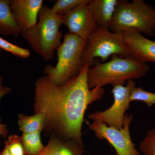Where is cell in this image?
I'll return each mask as SVG.
<instances>
[{
    "label": "cell",
    "mask_w": 155,
    "mask_h": 155,
    "mask_svg": "<svg viewBox=\"0 0 155 155\" xmlns=\"http://www.w3.org/2000/svg\"><path fill=\"white\" fill-rule=\"evenodd\" d=\"M132 119V115L125 114L123 127L120 130L97 121H93L88 126L97 138L107 140L116 150L117 155H140L130 136L129 127Z\"/></svg>",
    "instance_id": "8"
},
{
    "label": "cell",
    "mask_w": 155,
    "mask_h": 155,
    "mask_svg": "<svg viewBox=\"0 0 155 155\" xmlns=\"http://www.w3.org/2000/svg\"><path fill=\"white\" fill-rule=\"evenodd\" d=\"M11 0H0V34L17 37L22 31L17 25L11 11Z\"/></svg>",
    "instance_id": "14"
},
{
    "label": "cell",
    "mask_w": 155,
    "mask_h": 155,
    "mask_svg": "<svg viewBox=\"0 0 155 155\" xmlns=\"http://www.w3.org/2000/svg\"><path fill=\"white\" fill-rule=\"evenodd\" d=\"M38 19L36 25L22 31L21 35L44 61H49L54 57L55 50L62 43L64 35L60 31L61 16L55 14L47 5H43Z\"/></svg>",
    "instance_id": "3"
},
{
    "label": "cell",
    "mask_w": 155,
    "mask_h": 155,
    "mask_svg": "<svg viewBox=\"0 0 155 155\" xmlns=\"http://www.w3.org/2000/svg\"><path fill=\"white\" fill-rule=\"evenodd\" d=\"M114 155H118L116 153V154H114Z\"/></svg>",
    "instance_id": "26"
},
{
    "label": "cell",
    "mask_w": 155,
    "mask_h": 155,
    "mask_svg": "<svg viewBox=\"0 0 155 155\" xmlns=\"http://www.w3.org/2000/svg\"><path fill=\"white\" fill-rule=\"evenodd\" d=\"M129 100L130 102L134 101L144 102L149 107L155 104V93L145 91L141 87H134L130 93Z\"/></svg>",
    "instance_id": "18"
},
{
    "label": "cell",
    "mask_w": 155,
    "mask_h": 155,
    "mask_svg": "<svg viewBox=\"0 0 155 155\" xmlns=\"http://www.w3.org/2000/svg\"><path fill=\"white\" fill-rule=\"evenodd\" d=\"M149 70L146 63L139 62L131 57L122 58L113 55L110 61L95 64L94 67H90L87 84L90 89L109 84L113 87L123 85L127 81L143 77Z\"/></svg>",
    "instance_id": "2"
},
{
    "label": "cell",
    "mask_w": 155,
    "mask_h": 155,
    "mask_svg": "<svg viewBox=\"0 0 155 155\" xmlns=\"http://www.w3.org/2000/svg\"><path fill=\"white\" fill-rule=\"evenodd\" d=\"M122 58L130 57V52L125 45L122 33H114L109 28H98L86 40L81 61L90 67L95 60L99 58L105 62L110 56Z\"/></svg>",
    "instance_id": "6"
},
{
    "label": "cell",
    "mask_w": 155,
    "mask_h": 155,
    "mask_svg": "<svg viewBox=\"0 0 155 155\" xmlns=\"http://www.w3.org/2000/svg\"><path fill=\"white\" fill-rule=\"evenodd\" d=\"M1 50H0V54H1Z\"/></svg>",
    "instance_id": "27"
},
{
    "label": "cell",
    "mask_w": 155,
    "mask_h": 155,
    "mask_svg": "<svg viewBox=\"0 0 155 155\" xmlns=\"http://www.w3.org/2000/svg\"><path fill=\"white\" fill-rule=\"evenodd\" d=\"M41 133L22 134L21 139L25 155H38L44 149Z\"/></svg>",
    "instance_id": "16"
},
{
    "label": "cell",
    "mask_w": 155,
    "mask_h": 155,
    "mask_svg": "<svg viewBox=\"0 0 155 155\" xmlns=\"http://www.w3.org/2000/svg\"><path fill=\"white\" fill-rule=\"evenodd\" d=\"M42 0H11L10 7L15 21L21 31L28 30L37 23Z\"/></svg>",
    "instance_id": "11"
},
{
    "label": "cell",
    "mask_w": 155,
    "mask_h": 155,
    "mask_svg": "<svg viewBox=\"0 0 155 155\" xmlns=\"http://www.w3.org/2000/svg\"><path fill=\"white\" fill-rule=\"evenodd\" d=\"M12 155H25L21 136L11 135L7 140Z\"/></svg>",
    "instance_id": "21"
},
{
    "label": "cell",
    "mask_w": 155,
    "mask_h": 155,
    "mask_svg": "<svg viewBox=\"0 0 155 155\" xmlns=\"http://www.w3.org/2000/svg\"><path fill=\"white\" fill-rule=\"evenodd\" d=\"M18 125L23 133L41 132L45 127L46 117L42 113H36L31 116L19 114Z\"/></svg>",
    "instance_id": "15"
},
{
    "label": "cell",
    "mask_w": 155,
    "mask_h": 155,
    "mask_svg": "<svg viewBox=\"0 0 155 155\" xmlns=\"http://www.w3.org/2000/svg\"><path fill=\"white\" fill-rule=\"evenodd\" d=\"M85 153L84 146L75 140H65L51 135L48 144L38 155H84Z\"/></svg>",
    "instance_id": "13"
},
{
    "label": "cell",
    "mask_w": 155,
    "mask_h": 155,
    "mask_svg": "<svg viewBox=\"0 0 155 155\" xmlns=\"http://www.w3.org/2000/svg\"><path fill=\"white\" fill-rule=\"evenodd\" d=\"M2 151L0 152V155H2Z\"/></svg>",
    "instance_id": "25"
},
{
    "label": "cell",
    "mask_w": 155,
    "mask_h": 155,
    "mask_svg": "<svg viewBox=\"0 0 155 155\" xmlns=\"http://www.w3.org/2000/svg\"><path fill=\"white\" fill-rule=\"evenodd\" d=\"M5 147L2 150V155H12L11 152H10V150H9L8 145V142L7 140L5 142Z\"/></svg>",
    "instance_id": "24"
},
{
    "label": "cell",
    "mask_w": 155,
    "mask_h": 155,
    "mask_svg": "<svg viewBox=\"0 0 155 155\" xmlns=\"http://www.w3.org/2000/svg\"><path fill=\"white\" fill-rule=\"evenodd\" d=\"M57 49L58 62L55 67L48 64L44 72L55 85H61L77 76L83 66L81 56L86 41L67 32Z\"/></svg>",
    "instance_id": "5"
},
{
    "label": "cell",
    "mask_w": 155,
    "mask_h": 155,
    "mask_svg": "<svg viewBox=\"0 0 155 155\" xmlns=\"http://www.w3.org/2000/svg\"><path fill=\"white\" fill-rule=\"evenodd\" d=\"M130 57L141 63H155V41L147 38L137 31L131 29L122 33Z\"/></svg>",
    "instance_id": "10"
},
{
    "label": "cell",
    "mask_w": 155,
    "mask_h": 155,
    "mask_svg": "<svg viewBox=\"0 0 155 155\" xmlns=\"http://www.w3.org/2000/svg\"><path fill=\"white\" fill-rule=\"evenodd\" d=\"M90 67L82 66L79 74L61 85H55L47 75L37 79L35 88V114L46 117L44 130L65 140H74L84 146L82 124L89 105L102 98L103 87L90 89L87 82Z\"/></svg>",
    "instance_id": "1"
},
{
    "label": "cell",
    "mask_w": 155,
    "mask_h": 155,
    "mask_svg": "<svg viewBox=\"0 0 155 155\" xmlns=\"http://www.w3.org/2000/svg\"><path fill=\"white\" fill-rule=\"evenodd\" d=\"M8 129L6 124H0V135L4 138L8 137Z\"/></svg>",
    "instance_id": "23"
},
{
    "label": "cell",
    "mask_w": 155,
    "mask_h": 155,
    "mask_svg": "<svg viewBox=\"0 0 155 155\" xmlns=\"http://www.w3.org/2000/svg\"><path fill=\"white\" fill-rule=\"evenodd\" d=\"M140 149L143 155H155V128L149 130L140 142Z\"/></svg>",
    "instance_id": "20"
},
{
    "label": "cell",
    "mask_w": 155,
    "mask_h": 155,
    "mask_svg": "<svg viewBox=\"0 0 155 155\" xmlns=\"http://www.w3.org/2000/svg\"><path fill=\"white\" fill-rule=\"evenodd\" d=\"M131 29L155 36V7L143 0H119L109 30L122 33Z\"/></svg>",
    "instance_id": "4"
},
{
    "label": "cell",
    "mask_w": 155,
    "mask_h": 155,
    "mask_svg": "<svg viewBox=\"0 0 155 155\" xmlns=\"http://www.w3.org/2000/svg\"><path fill=\"white\" fill-rule=\"evenodd\" d=\"M118 0H91L88 4L98 28H109L110 25Z\"/></svg>",
    "instance_id": "12"
},
{
    "label": "cell",
    "mask_w": 155,
    "mask_h": 155,
    "mask_svg": "<svg viewBox=\"0 0 155 155\" xmlns=\"http://www.w3.org/2000/svg\"><path fill=\"white\" fill-rule=\"evenodd\" d=\"M11 91H12V89L11 87L4 86L3 84V78L0 75V100L3 96L9 94ZM0 124H1V118H0Z\"/></svg>",
    "instance_id": "22"
},
{
    "label": "cell",
    "mask_w": 155,
    "mask_h": 155,
    "mask_svg": "<svg viewBox=\"0 0 155 155\" xmlns=\"http://www.w3.org/2000/svg\"><path fill=\"white\" fill-rule=\"evenodd\" d=\"M127 84L113 87L111 93L114 97V103L110 107L105 110L95 112L90 114L88 118L94 121L101 122L109 127L122 129L125 113L130 107V96L132 89L136 87L133 79L127 81Z\"/></svg>",
    "instance_id": "7"
},
{
    "label": "cell",
    "mask_w": 155,
    "mask_h": 155,
    "mask_svg": "<svg viewBox=\"0 0 155 155\" xmlns=\"http://www.w3.org/2000/svg\"><path fill=\"white\" fill-rule=\"evenodd\" d=\"M0 48L11 53L16 57L24 59L28 58L30 55V52L27 49L16 45L1 37H0Z\"/></svg>",
    "instance_id": "19"
},
{
    "label": "cell",
    "mask_w": 155,
    "mask_h": 155,
    "mask_svg": "<svg viewBox=\"0 0 155 155\" xmlns=\"http://www.w3.org/2000/svg\"><path fill=\"white\" fill-rule=\"evenodd\" d=\"M90 1L81 3L61 16L62 25L67 26L68 33L85 41L98 28L89 8Z\"/></svg>",
    "instance_id": "9"
},
{
    "label": "cell",
    "mask_w": 155,
    "mask_h": 155,
    "mask_svg": "<svg viewBox=\"0 0 155 155\" xmlns=\"http://www.w3.org/2000/svg\"><path fill=\"white\" fill-rule=\"evenodd\" d=\"M88 1L89 0H57L51 8L55 14L63 16L72 11L78 5Z\"/></svg>",
    "instance_id": "17"
}]
</instances>
